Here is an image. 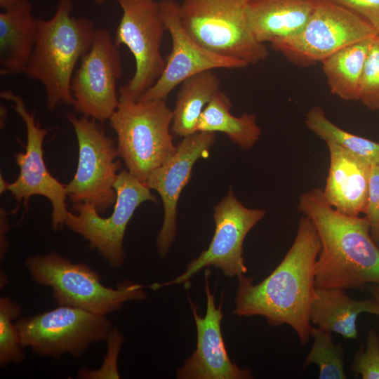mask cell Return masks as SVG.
Listing matches in <instances>:
<instances>
[{"mask_svg":"<svg viewBox=\"0 0 379 379\" xmlns=\"http://www.w3.org/2000/svg\"><path fill=\"white\" fill-rule=\"evenodd\" d=\"M221 82L213 70L190 77L181 84L177 95L171 132L185 137L197 131L200 116L213 96L220 91Z\"/></svg>","mask_w":379,"mask_h":379,"instance_id":"cell-22","label":"cell"},{"mask_svg":"<svg viewBox=\"0 0 379 379\" xmlns=\"http://www.w3.org/2000/svg\"><path fill=\"white\" fill-rule=\"evenodd\" d=\"M72 8V0H58L51 18L36 19V43L24 73L43 85L49 110L60 104L74 105L71 81L96 31L92 20L74 17Z\"/></svg>","mask_w":379,"mask_h":379,"instance_id":"cell-3","label":"cell"},{"mask_svg":"<svg viewBox=\"0 0 379 379\" xmlns=\"http://www.w3.org/2000/svg\"><path fill=\"white\" fill-rule=\"evenodd\" d=\"M121 75L118 47L107 29H96L71 81L74 111L100 123L109 119L119 104L117 82Z\"/></svg>","mask_w":379,"mask_h":379,"instance_id":"cell-13","label":"cell"},{"mask_svg":"<svg viewBox=\"0 0 379 379\" xmlns=\"http://www.w3.org/2000/svg\"><path fill=\"white\" fill-rule=\"evenodd\" d=\"M20 1L22 0H0V7L4 10H6L14 6Z\"/></svg>","mask_w":379,"mask_h":379,"instance_id":"cell-35","label":"cell"},{"mask_svg":"<svg viewBox=\"0 0 379 379\" xmlns=\"http://www.w3.org/2000/svg\"><path fill=\"white\" fill-rule=\"evenodd\" d=\"M361 313L379 316V305L373 298L358 300L349 297L343 288H315L310 319L319 328L345 339H356L357 320Z\"/></svg>","mask_w":379,"mask_h":379,"instance_id":"cell-21","label":"cell"},{"mask_svg":"<svg viewBox=\"0 0 379 379\" xmlns=\"http://www.w3.org/2000/svg\"><path fill=\"white\" fill-rule=\"evenodd\" d=\"M123 11L115 37L116 46H126L135 61L131 79L119 88V100H138L161 75L166 60L161 52L166 30L159 2L115 0Z\"/></svg>","mask_w":379,"mask_h":379,"instance_id":"cell-10","label":"cell"},{"mask_svg":"<svg viewBox=\"0 0 379 379\" xmlns=\"http://www.w3.org/2000/svg\"><path fill=\"white\" fill-rule=\"evenodd\" d=\"M368 288L373 298L379 305V284H370L368 285Z\"/></svg>","mask_w":379,"mask_h":379,"instance_id":"cell-34","label":"cell"},{"mask_svg":"<svg viewBox=\"0 0 379 379\" xmlns=\"http://www.w3.org/2000/svg\"><path fill=\"white\" fill-rule=\"evenodd\" d=\"M265 215L263 209L244 206L230 190L214 207L215 232L208 247L187 264L182 274L167 282L153 284L149 288L157 290L187 283L193 275L209 266L220 269L230 277L246 274L248 268L242 255L244 241Z\"/></svg>","mask_w":379,"mask_h":379,"instance_id":"cell-12","label":"cell"},{"mask_svg":"<svg viewBox=\"0 0 379 379\" xmlns=\"http://www.w3.org/2000/svg\"><path fill=\"white\" fill-rule=\"evenodd\" d=\"M19 205L12 211H7L4 208L0 209V259L1 262L4 260L6 253L8 250V241L6 239V234L8 231V218L11 213L17 211Z\"/></svg>","mask_w":379,"mask_h":379,"instance_id":"cell-33","label":"cell"},{"mask_svg":"<svg viewBox=\"0 0 379 379\" xmlns=\"http://www.w3.org/2000/svg\"><path fill=\"white\" fill-rule=\"evenodd\" d=\"M1 288L5 287V286L8 283V278L6 277V274L4 273L2 274L1 272Z\"/></svg>","mask_w":379,"mask_h":379,"instance_id":"cell-37","label":"cell"},{"mask_svg":"<svg viewBox=\"0 0 379 379\" xmlns=\"http://www.w3.org/2000/svg\"><path fill=\"white\" fill-rule=\"evenodd\" d=\"M25 267L32 279L52 289L58 305L81 308L107 315L121 308L130 300L146 298L145 286L122 281L116 288L101 283L96 271L82 262H72L60 254L51 252L27 258Z\"/></svg>","mask_w":379,"mask_h":379,"instance_id":"cell-4","label":"cell"},{"mask_svg":"<svg viewBox=\"0 0 379 379\" xmlns=\"http://www.w3.org/2000/svg\"><path fill=\"white\" fill-rule=\"evenodd\" d=\"M365 214L370 225V235L379 248V164L371 166Z\"/></svg>","mask_w":379,"mask_h":379,"instance_id":"cell-31","label":"cell"},{"mask_svg":"<svg viewBox=\"0 0 379 379\" xmlns=\"http://www.w3.org/2000/svg\"><path fill=\"white\" fill-rule=\"evenodd\" d=\"M1 98L11 101L12 107L22 119L26 127L25 152L15 154V161L20 169L17 179L8 183L7 191L20 205L23 201L27 208L29 198L43 196L52 205L51 226L58 230L65 225L69 211L67 208L65 185L51 175L44 159L43 142L48 133L35 121L34 114L26 107L22 98L11 91L0 93Z\"/></svg>","mask_w":379,"mask_h":379,"instance_id":"cell-14","label":"cell"},{"mask_svg":"<svg viewBox=\"0 0 379 379\" xmlns=\"http://www.w3.org/2000/svg\"><path fill=\"white\" fill-rule=\"evenodd\" d=\"M357 100L370 110H379V36L373 39L368 54Z\"/></svg>","mask_w":379,"mask_h":379,"instance_id":"cell-28","label":"cell"},{"mask_svg":"<svg viewBox=\"0 0 379 379\" xmlns=\"http://www.w3.org/2000/svg\"><path fill=\"white\" fill-rule=\"evenodd\" d=\"M232 104L220 90L204 109L197 124V131L222 132L244 150L251 149L259 140L261 131L256 116L231 114Z\"/></svg>","mask_w":379,"mask_h":379,"instance_id":"cell-23","label":"cell"},{"mask_svg":"<svg viewBox=\"0 0 379 379\" xmlns=\"http://www.w3.org/2000/svg\"><path fill=\"white\" fill-rule=\"evenodd\" d=\"M215 141L213 132L197 131L183 137L173 156L152 171L145 183L159 193L164 205V221L156 241L161 258L168 253L176 235L177 204L180 193L190 180L195 162L208 153Z\"/></svg>","mask_w":379,"mask_h":379,"instance_id":"cell-16","label":"cell"},{"mask_svg":"<svg viewBox=\"0 0 379 379\" xmlns=\"http://www.w3.org/2000/svg\"><path fill=\"white\" fill-rule=\"evenodd\" d=\"M97 5H102L106 2V0H93Z\"/></svg>","mask_w":379,"mask_h":379,"instance_id":"cell-38","label":"cell"},{"mask_svg":"<svg viewBox=\"0 0 379 379\" xmlns=\"http://www.w3.org/2000/svg\"><path fill=\"white\" fill-rule=\"evenodd\" d=\"M321 241L311 220L303 215L294 241L286 255L262 281L238 277L232 314L239 317H264L272 326L287 324L297 334L300 345L311 338L310 308L314 297L315 267Z\"/></svg>","mask_w":379,"mask_h":379,"instance_id":"cell-1","label":"cell"},{"mask_svg":"<svg viewBox=\"0 0 379 379\" xmlns=\"http://www.w3.org/2000/svg\"><path fill=\"white\" fill-rule=\"evenodd\" d=\"M22 309L9 297L0 298V365L22 363L25 354L18 331L13 321L20 316Z\"/></svg>","mask_w":379,"mask_h":379,"instance_id":"cell-27","label":"cell"},{"mask_svg":"<svg viewBox=\"0 0 379 379\" xmlns=\"http://www.w3.org/2000/svg\"><path fill=\"white\" fill-rule=\"evenodd\" d=\"M305 123L326 142H335L371 165L379 164V142L340 128L327 118L320 106H314L307 111Z\"/></svg>","mask_w":379,"mask_h":379,"instance_id":"cell-25","label":"cell"},{"mask_svg":"<svg viewBox=\"0 0 379 379\" xmlns=\"http://www.w3.org/2000/svg\"><path fill=\"white\" fill-rule=\"evenodd\" d=\"M298 208L311 220L321 241L316 288L363 290L370 284H379V248L370 235L366 216L340 213L319 187L302 194Z\"/></svg>","mask_w":379,"mask_h":379,"instance_id":"cell-2","label":"cell"},{"mask_svg":"<svg viewBox=\"0 0 379 379\" xmlns=\"http://www.w3.org/2000/svg\"><path fill=\"white\" fill-rule=\"evenodd\" d=\"M364 19L379 36V0H328Z\"/></svg>","mask_w":379,"mask_h":379,"instance_id":"cell-32","label":"cell"},{"mask_svg":"<svg viewBox=\"0 0 379 379\" xmlns=\"http://www.w3.org/2000/svg\"><path fill=\"white\" fill-rule=\"evenodd\" d=\"M117 199L113 211L102 218L95 206L87 202L74 204L65 225L86 239L89 246L113 268H119L126 259L123 241L126 227L136 208L143 202H157L150 189L128 171L119 173L114 185Z\"/></svg>","mask_w":379,"mask_h":379,"instance_id":"cell-11","label":"cell"},{"mask_svg":"<svg viewBox=\"0 0 379 379\" xmlns=\"http://www.w3.org/2000/svg\"><path fill=\"white\" fill-rule=\"evenodd\" d=\"M315 0H248L250 29L260 43L293 36L305 26Z\"/></svg>","mask_w":379,"mask_h":379,"instance_id":"cell-19","label":"cell"},{"mask_svg":"<svg viewBox=\"0 0 379 379\" xmlns=\"http://www.w3.org/2000/svg\"><path fill=\"white\" fill-rule=\"evenodd\" d=\"M311 337L314 342L304 360V368L314 364L319 367V379L347 378L343 345L335 343L331 333L319 327H312Z\"/></svg>","mask_w":379,"mask_h":379,"instance_id":"cell-26","label":"cell"},{"mask_svg":"<svg viewBox=\"0 0 379 379\" xmlns=\"http://www.w3.org/2000/svg\"><path fill=\"white\" fill-rule=\"evenodd\" d=\"M67 117L79 147L77 171L65 185L67 197L73 204L91 203L100 214L105 213L116 201L114 185L121 166L114 140L96 120L72 113Z\"/></svg>","mask_w":379,"mask_h":379,"instance_id":"cell-9","label":"cell"},{"mask_svg":"<svg viewBox=\"0 0 379 379\" xmlns=\"http://www.w3.org/2000/svg\"><path fill=\"white\" fill-rule=\"evenodd\" d=\"M107 353L102 366L99 370H81L79 378H119L117 366V356L121 349L124 336L117 329H112L107 339Z\"/></svg>","mask_w":379,"mask_h":379,"instance_id":"cell-30","label":"cell"},{"mask_svg":"<svg viewBox=\"0 0 379 379\" xmlns=\"http://www.w3.org/2000/svg\"><path fill=\"white\" fill-rule=\"evenodd\" d=\"M350 370L362 379H379V335L375 330L368 331L366 347L355 352Z\"/></svg>","mask_w":379,"mask_h":379,"instance_id":"cell-29","label":"cell"},{"mask_svg":"<svg viewBox=\"0 0 379 379\" xmlns=\"http://www.w3.org/2000/svg\"><path fill=\"white\" fill-rule=\"evenodd\" d=\"M330 164L324 197L335 210L350 216L365 213L371 166L333 142H326Z\"/></svg>","mask_w":379,"mask_h":379,"instance_id":"cell-18","label":"cell"},{"mask_svg":"<svg viewBox=\"0 0 379 379\" xmlns=\"http://www.w3.org/2000/svg\"><path fill=\"white\" fill-rule=\"evenodd\" d=\"M21 345L37 355L80 357L93 343L106 340L112 322L105 315L67 305L15 322Z\"/></svg>","mask_w":379,"mask_h":379,"instance_id":"cell-8","label":"cell"},{"mask_svg":"<svg viewBox=\"0 0 379 379\" xmlns=\"http://www.w3.org/2000/svg\"><path fill=\"white\" fill-rule=\"evenodd\" d=\"M173 117L165 100H119L109 119L117 135L119 156L127 171L143 183L176 150L171 132Z\"/></svg>","mask_w":379,"mask_h":379,"instance_id":"cell-5","label":"cell"},{"mask_svg":"<svg viewBox=\"0 0 379 379\" xmlns=\"http://www.w3.org/2000/svg\"><path fill=\"white\" fill-rule=\"evenodd\" d=\"M376 36L374 29L352 11L328 0H315L302 29L270 46L293 64L308 67L345 46Z\"/></svg>","mask_w":379,"mask_h":379,"instance_id":"cell-7","label":"cell"},{"mask_svg":"<svg viewBox=\"0 0 379 379\" xmlns=\"http://www.w3.org/2000/svg\"><path fill=\"white\" fill-rule=\"evenodd\" d=\"M159 4L166 29L171 38L172 49L161 75L138 100H166L178 85L204 71L248 66L244 62L214 53L197 43L182 25L179 3L162 0Z\"/></svg>","mask_w":379,"mask_h":379,"instance_id":"cell-15","label":"cell"},{"mask_svg":"<svg viewBox=\"0 0 379 379\" xmlns=\"http://www.w3.org/2000/svg\"><path fill=\"white\" fill-rule=\"evenodd\" d=\"M28 0H22L0 13V74L24 72L36 39V19Z\"/></svg>","mask_w":379,"mask_h":379,"instance_id":"cell-20","label":"cell"},{"mask_svg":"<svg viewBox=\"0 0 379 379\" xmlns=\"http://www.w3.org/2000/svg\"><path fill=\"white\" fill-rule=\"evenodd\" d=\"M248 0H183L180 16L187 33L199 45L221 56L255 65L269 55L250 29Z\"/></svg>","mask_w":379,"mask_h":379,"instance_id":"cell-6","label":"cell"},{"mask_svg":"<svg viewBox=\"0 0 379 379\" xmlns=\"http://www.w3.org/2000/svg\"><path fill=\"white\" fill-rule=\"evenodd\" d=\"M375 37L345 46L321 62L331 93L344 100H357L364 67Z\"/></svg>","mask_w":379,"mask_h":379,"instance_id":"cell-24","label":"cell"},{"mask_svg":"<svg viewBox=\"0 0 379 379\" xmlns=\"http://www.w3.org/2000/svg\"><path fill=\"white\" fill-rule=\"evenodd\" d=\"M209 274L210 270H205L206 311L204 317L198 315L194 304L190 300L197 328V347L177 371L176 377L178 379L253 378L251 369L240 368L229 357L221 331L222 304L215 305L214 294L209 287Z\"/></svg>","mask_w":379,"mask_h":379,"instance_id":"cell-17","label":"cell"},{"mask_svg":"<svg viewBox=\"0 0 379 379\" xmlns=\"http://www.w3.org/2000/svg\"><path fill=\"white\" fill-rule=\"evenodd\" d=\"M8 182H7L4 178L2 175V173L0 174V194H1L4 192L7 191Z\"/></svg>","mask_w":379,"mask_h":379,"instance_id":"cell-36","label":"cell"}]
</instances>
